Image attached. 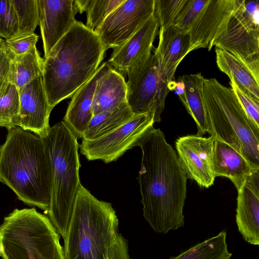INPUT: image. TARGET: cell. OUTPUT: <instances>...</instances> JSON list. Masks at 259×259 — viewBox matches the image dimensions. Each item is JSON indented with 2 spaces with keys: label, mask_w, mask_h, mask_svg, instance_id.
<instances>
[{
  "label": "cell",
  "mask_w": 259,
  "mask_h": 259,
  "mask_svg": "<svg viewBox=\"0 0 259 259\" xmlns=\"http://www.w3.org/2000/svg\"><path fill=\"white\" fill-rule=\"evenodd\" d=\"M137 146L142 152L137 179L144 219L155 232L160 234L184 227L188 178L176 152L160 129L153 126Z\"/></svg>",
  "instance_id": "1"
},
{
  "label": "cell",
  "mask_w": 259,
  "mask_h": 259,
  "mask_svg": "<svg viewBox=\"0 0 259 259\" xmlns=\"http://www.w3.org/2000/svg\"><path fill=\"white\" fill-rule=\"evenodd\" d=\"M105 52L97 33L77 21L44 59V85L53 109L94 74Z\"/></svg>",
  "instance_id": "2"
},
{
  "label": "cell",
  "mask_w": 259,
  "mask_h": 259,
  "mask_svg": "<svg viewBox=\"0 0 259 259\" xmlns=\"http://www.w3.org/2000/svg\"><path fill=\"white\" fill-rule=\"evenodd\" d=\"M0 182L20 200L48 212L51 172L39 137L19 126L8 130L6 141L0 146Z\"/></svg>",
  "instance_id": "3"
},
{
  "label": "cell",
  "mask_w": 259,
  "mask_h": 259,
  "mask_svg": "<svg viewBox=\"0 0 259 259\" xmlns=\"http://www.w3.org/2000/svg\"><path fill=\"white\" fill-rule=\"evenodd\" d=\"M51 172L49 218L63 239L81 185L77 136L62 120L39 136Z\"/></svg>",
  "instance_id": "4"
},
{
  "label": "cell",
  "mask_w": 259,
  "mask_h": 259,
  "mask_svg": "<svg viewBox=\"0 0 259 259\" xmlns=\"http://www.w3.org/2000/svg\"><path fill=\"white\" fill-rule=\"evenodd\" d=\"M118 224L112 204L81 184L64 238L65 259H108Z\"/></svg>",
  "instance_id": "5"
},
{
  "label": "cell",
  "mask_w": 259,
  "mask_h": 259,
  "mask_svg": "<svg viewBox=\"0 0 259 259\" xmlns=\"http://www.w3.org/2000/svg\"><path fill=\"white\" fill-rule=\"evenodd\" d=\"M203 102L210 135L230 145L259 169V127L249 118L231 88L205 78Z\"/></svg>",
  "instance_id": "6"
},
{
  "label": "cell",
  "mask_w": 259,
  "mask_h": 259,
  "mask_svg": "<svg viewBox=\"0 0 259 259\" xmlns=\"http://www.w3.org/2000/svg\"><path fill=\"white\" fill-rule=\"evenodd\" d=\"M60 235L35 208L15 209L0 226L3 259H65Z\"/></svg>",
  "instance_id": "7"
},
{
  "label": "cell",
  "mask_w": 259,
  "mask_h": 259,
  "mask_svg": "<svg viewBox=\"0 0 259 259\" xmlns=\"http://www.w3.org/2000/svg\"><path fill=\"white\" fill-rule=\"evenodd\" d=\"M259 1L242 0L211 48L223 50L243 62L259 77Z\"/></svg>",
  "instance_id": "8"
},
{
  "label": "cell",
  "mask_w": 259,
  "mask_h": 259,
  "mask_svg": "<svg viewBox=\"0 0 259 259\" xmlns=\"http://www.w3.org/2000/svg\"><path fill=\"white\" fill-rule=\"evenodd\" d=\"M126 101L135 114L152 112L155 122L161 120L166 98L170 91L158 70L152 53L130 68L126 72Z\"/></svg>",
  "instance_id": "9"
},
{
  "label": "cell",
  "mask_w": 259,
  "mask_h": 259,
  "mask_svg": "<svg viewBox=\"0 0 259 259\" xmlns=\"http://www.w3.org/2000/svg\"><path fill=\"white\" fill-rule=\"evenodd\" d=\"M155 122V114L147 112L134 116L110 133L93 140H82L81 154L89 161L101 160L108 163L117 160L137 143Z\"/></svg>",
  "instance_id": "10"
},
{
  "label": "cell",
  "mask_w": 259,
  "mask_h": 259,
  "mask_svg": "<svg viewBox=\"0 0 259 259\" xmlns=\"http://www.w3.org/2000/svg\"><path fill=\"white\" fill-rule=\"evenodd\" d=\"M154 0H124L105 19L95 32L106 51L130 39L153 15Z\"/></svg>",
  "instance_id": "11"
},
{
  "label": "cell",
  "mask_w": 259,
  "mask_h": 259,
  "mask_svg": "<svg viewBox=\"0 0 259 259\" xmlns=\"http://www.w3.org/2000/svg\"><path fill=\"white\" fill-rule=\"evenodd\" d=\"M214 138L187 135L179 138L176 148L179 160L187 178L199 186L208 188L213 185V148Z\"/></svg>",
  "instance_id": "12"
},
{
  "label": "cell",
  "mask_w": 259,
  "mask_h": 259,
  "mask_svg": "<svg viewBox=\"0 0 259 259\" xmlns=\"http://www.w3.org/2000/svg\"><path fill=\"white\" fill-rule=\"evenodd\" d=\"M242 1L208 0L189 30V53L202 48L209 51L212 42L224 30Z\"/></svg>",
  "instance_id": "13"
},
{
  "label": "cell",
  "mask_w": 259,
  "mask_h": 259,
  "mask_svg": "<svg viewBox=\"0 0 259 259\" xmlns=\"http://www.w3.org/2000/svg\"><path fill=\"white\" fill-rule=\"evenodd\" d=\"M74 0H38L39 23L44 57L70 30L77 20Z\"/></svg>",
  "instance_id": "14"
},
{
  "label": "cell",
  "mask_w": 259,
  "mask_h": 259,
  "mask_svg": "<svg viewBox=\"0 0 259 259\" xmlns=\"http://www.w3.org/2000/svg\"><path fill=\"white\" fill-rule=\"evenodd\" d=\"M19 91L20 109L17 126L32 132L39 137L50 127L49 117L53 109L48 101L42 76Z\"/></svg>",
  "instance_id": "15"
},
{
  "label": "cell",
  "mask_w": 259,
  "mask_h": 259,
  "mask_svg": "<svg viewBox=\"0 0 259 259\" xmlns=\"http://www.w3.org/2000/svg\"><path fill=\"white\" fill-rule=\"evenodd\" d=\"M236 222L249 244L259 245V169L253 170L237 189Z\"/></svg>",
  "instance_id": "16"
},
{
  "label": "cell",
  "mask_w": 259,
  "mask_h": 259,
  "mask_svg": "<svg viewBox=\"0 0 259 259\" xmlns=\"http://www.w3.org/2000/svg\"><path fill=\"white\" fill-rule=\"evenodd\" d=\"M159 26L153 15L121 46L113 49L108 64L123 75L127 70L151 53Z\"/></svg>",
  "instance_id": "17"
},
{
  "label": "cell",
  "mask_w": 259,
  "mask_h": 259,
  "mask_svg": "<svg viewBox=\"0 0 259 259\" xmlns=\"http://www.w3.org/2000/svg\"><path fill=\"white\" fill-rule=\"evenodd\" d=\"M158 34L159 42L154 54L159 74L168 83L175 81L179 64L189 53L190 35L174 26L159 28Z\"/></svg>",
  "instance_id": "18"
},
{
  "label": "cell",
  "mask_w": 259,
  "mask_h": 259,
  "mask_svg": "<svg viewBox=\"0 0 259 259\" xmlns=\"http://www.w3.org/2000/svg\"><path fill=\"white\" fill-rule=\"evenodd\" d=\"M110 67L107 62H104L94 74L72 96L63 121L78 138H81L93 116L92 105L97 82Z\"/></svg>",
  "instance_id": "19"
},
{
  "label": "cell",
  "mask_w": 259,
  "mask_h": 259,
  "mask_svg": "<svg viewBox=\"0 0 259 259\" xmlns=\"http://www.w3.org/2000/svg\"><path fill=\"white\" fill-rule=\"evenodd\" d=\"M212 165L215 178H229L237 189L249 174L256 169L230 145L217 138L213 143Z\"/></svg>",
  "instance_id": "20"
},
{
  "label": "cell",
  "mask_w": 259,
  "mask_h": 259,
  "mask_svg": "<svg viewBox=\"0 0 259 259\" xmlns=\"http://www.w3.org/2000/svg\"><path fill=\"white\" fill-rule=\"evenodd\" d=\"M126 95L124 77L110 67L97 82L92 105L93 115L117 107L126 101Z\"/></svg>",
  "instance_id": "21"
},
{
  "label": "cell",
  "mask_w": 259,
  "mask_h": 259,
  "mask_svg": "<svg viewBox=\"0 0 259 259\" xmlns=\"http://www.w3.org/2000/svg\"><path fill=\"white\" fill-rule=\"evenodd\" d=\"M215 52L219 69L232 78L243 93L259 102V77L233 55L217 48Z\"/></svg>",
  "instance_id": "22"
},
{
  "label": "cell",
  "mask_w": 259,
  "mask_h": 259,
  "mask_svg": "<svg viewBox=\"0 0 259 259\" xmlns=\"http://www.w3.org/2000/svg\"><path fill=\"white\" fill-rule=\"evenodd\" d=\"M205 78L200 72L185 74L179 78L184 85L185 100L183 103L194 120L197 135L210 134V127L203 102L202 91Z\"/></svg>",
  "instance_id": "23"
},
{
  "label": "cell",
  "mask_w": 259,
  "mask_h": 259,
  "mask_svg": "<svg viewBox=\"0 0 259 259\" xmlns=\"http://www.w3.org/2000/svg\"><path fill=\"white\" fill-rule=\"evenodd\" d=\"M134 115L125 101L114 109L94 115L81 138L93 140L100 138L126 122Z\"/></svg>",
  "instance_id": "24"
},
{
  "label": "cell",
  "mask_w": 259,
  "mask_h": 259,
  "mask_svg": "<svg viewBox=\"0 0 259 259\" xmlns=\"http://www.w3.org/2000/svg\"><path fill=\"white\" fill-rule=\"evenodd\" d=\"M44 59L35 46L27 53L12 58L8 80L20 90L24 87L42 76Z\"/></svg>",
  "instance_id": "25"
},
{
  "label": "cell",
  "mask_w": 259,
  "mask_h": 259,
  "mask_svg": "<svg viewBox=\"0 0 259 259\" xmlns=\"http://www.w3.org/2000/svg\"><path fill=\"white\" fill-rule=\"evenodd\" d=\"M232 256L228 248L227 232L223 230L169 259H231Z\"/></svg>",
  "instance_id": "26"
},
{
  "label": "cell",
  "mask_w": 259,
  "mask_h": 259,
  "mask_svg": "<svg viewBox=\"0 0 259 259\" xmlns=\"http://www.w3.org/2000/svg\"><path fill=\"white\" fill-rule=\"evenodd\" d=\"M124 0H74L73 4L77 13H87L85 26L95 30L107 17Z\"/></svg>",
  "instance_id": "27"
},
{
  "label": "cell",
  "mask_w": 259,
  "mask_h": 259,
  "mask_svg": "<svg viewBox=\"0 0 259 259\" xmlns=\"http://www.w3.org/2000/svg\"><path fill=\"white\" fill-rule=\"evenodd\" d=\"M19 109V91L8 79L0 91V126L8 130L17 126Z\"/></svg>",
  "instance_id": "28"
},
{
  "label": "cell",
  "mask_w": 259,
  "mask_h": 259,
  "mask_svg": "<svg viewBox=\"0 0 259 259\" xmlns=\"http://www.w3.org/2000/svg\"><path fill=\"white\" fill-rule=\"evenodd\" d=\"M11 2L18 19L17 36L34 33L39 23L38 0H11Z\"/></svg>",
  "instance_id": "29"
},
{
  "label": "cell",
  "mask_w": 259,
  "mask_h": 259,
  "mask_svg": "<svg viewBox=\"0 0 259 259\" xmlns=\"http://www.w3.org/2000/svg\"><path fill=\"white\" fill-rule=\"evenodd\" d=\"M186 0H154L153 15L159 28L166 29L174 22Z\"/></svg>",
  "instance_id": "30"
},
{
  "label": "cell",
  "mask_w": 259,
  "mask_h": 259,
  "mask_svg": "<svg viewBox=\"0 0 259 259\" xmlns=\"http://www.w3.org/2000/svg\"><path fill=\"white\" fill-rule=\"evenodd\" d=\"M18 32V19L11 0H0V37L10 39Z\"/></svg>",
  "instance_id": "31"
},
{
  "label": "cell",
  "mask_w": 259,
  "mask_h": 259,
  "mask_svg": "<svg viewBox=\"0 0 259 259\" xmlns=\"http://www.w3.org/2000/svg\"><path fill=\"white\" fill-rule=\"evenodd\" d=\"M208 0H186L173 26L189 33L194 21L204 7Z\"/></svg>",
  "instance_id": "32"
},
{
  "label": "cell",
  "mask_w": 259,
  "mask_h": 259,
  "mask_svg": "<svg viewBox=\"0 0 259 259\" xmlns=\"http://www.w3.org/2000/svg\"><path fill=\"white\" fill-rule=\"evenodd\" d=\"M229 83L244 110L255 125L259 127V102L243 93L232 78Z\"/></svg>",
  "instance_id": "33"
},
{
  "label": "cell",
  "mask_w": 259,
  "mask_h": 259,
  "mask_svg": "<svg viewBox=\"0 0 259 259\" xmlns=\"http://www.w3.org/2000/svg\"><path fill=\"white\" fill-rule=\"evenodd\" d=\"M38 36L34 33L17 36L5 40V45L14 56L27 53L36 46Z\"/></svg>",
  "instance_id": "34"
},
{
  "label": "cell",
  "mask_w": 259,
  "mask_h": 259,
  "mask_svg": "<svg viewBox=\"0 0 259 259\" xmlns=\"http://www.w3.org/2000/svg\"><path fill=\"white\" fill-rule=\"evenodd\" d=\"M13 54L5 45L0 54V91L8 80Z\"/></svg>",
  "instance_id": "35"
},
{
  "label": "cell",
  "mask_w": 259,
  "mask_h": 259,
  "mask_svg": "<svg viewBox=\"0 0 259 259\" xmlns=\"http://www.w3.org/2000/svg\"><path fill=\"white\" fill-rule=\"evenodd\" d=\"M5 45V40L3 39L0 38V54L1 53L2 49L4 48Z\"/></svg>",
  "instance_id": "36"
}]
</instances>
